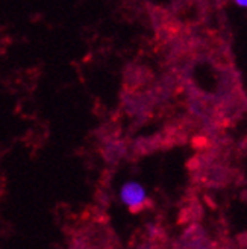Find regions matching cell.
Wrapping results in <instances>:
<instances>
[{
	"instance_id": "1",
	"label": "cell",
	"mask_w": 247,
	"mask_h": 249,
	"mask_svg": "<svg viewBox=\"0 0 247 249\" xmlns=\"http://www.w3.org/2000/svg\"><path fill=\"white\" fill-rule=\"evenodd\" d=\"M120 199L132 213L143 210L147 205V193L146 189L137 181H128L121 185Z\"/></svg>"
},
{
	"instance_id": "2",
	"label": "cell",
	"mask_w": 247,
	"mask_h": 249,
	"mask_svg": "<svg viewBox=\"0 0 247 249\" xmlns=\"http://www.w3.org/2000/svg\"><path fill=\"white\" fill-rule=\"evenodd\" d=\"M235 3H237L238 6L247 8V0H235Z\"/></svg>"
}]
</instances>
